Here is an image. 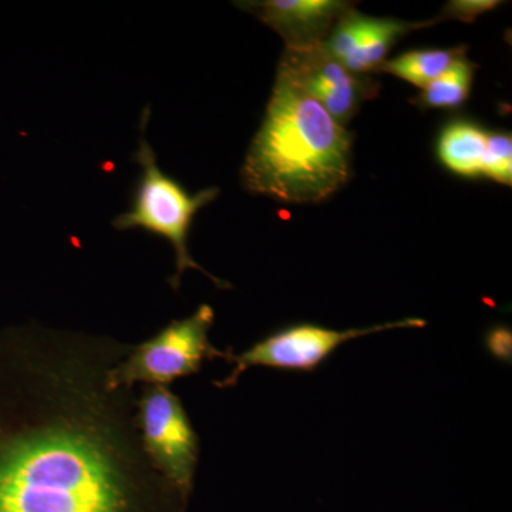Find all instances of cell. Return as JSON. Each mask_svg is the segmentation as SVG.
<instances>
[{
	"mask_svg": "<svg viewBox=\"0 0 512 512\" xmlns=\"http://www.w3.org/2000/svg\"><path fill=\"white\" fill-rule=\"evenodd\" d=\"M25 336L0 335V512H126L127 454L89 414L46 419Z\"/></svg>",
	"mask_w": 512,
	"mask_h": 512,
	"instance_id": "6da1fadb",
	"label": "cell"
},
{
	"mask_svg": "<svg viewBox=\"0 0 512 512\" xmlns=\"http://www.w3.org/2000/svg\"><path fill=\"white\" fill-rule=\"evenodd\" d=\"M352 136L295 84L276 76L258 133L242 167L248 191L288 204H312L350 177Z\"/></svg>",
	"mask_w": 512,
	"mask_h": 512,
	"instance_id": "7a4b0ae2",
	"label": "cell"
},
{
	"mask_svg": "<svg viewBox=\"0 0 512 512\" xmlns=\"http://www.w3.org/2000/svg\"><path fill=\"white\" fill-rule=\"evenodd\" d=\"M134 161L141 168L130 210L117 215L113 227L119 231L140 228L156 237L167 239L175 254V275L171 276V288H180L181 276L188 269H197L211 279L218 288H231L192 259L188 249V238L195 215L220 194L218 188H205L190 194L180 181L158 167L157 156L146 138H141Z\"/></svg>",
	"mask_w": 512,
	"mask_h": 512,
	"instance_id": "3957f363",
	"label": "cell"
},
{
	"mask_svg": "<svg viewBox=\"0 0 512 512\" xmlns=\"http://www.w3.org/2000/svg\"><path fill=\"white\" fill-rule=\"evenodd\" d=\"M212 323L214 309L210 305L200 306L190 318L174 320L134 349L126 362L107 372V390L116 392L134 383L165 387L200 372L205 360L227 357L210 342Z\"/></svg>",
	"mask_w": 512,
	"mask_h": 512,
	"instance_id": "277c9868",
	"label": "cell"
},
{
	"mask_svg": "<svg viewBox=\"0 0 512 512\" xmlns=\"http://www.w3.org/2000/svg\"><path fill=\"white\" fill-rule=\"evenodd\" d=\"M426 320L404 319L383 325L362 329L336 330L325 326L301 323L278 330L274 335L266 336L254 346L232 355L227 353L228 362L234 363V369L227 379L217 383L220 387H231L238 383L242 373L251 367H272V369L293 370V372H313L339 346L350 340L384 332V330L424 328Z\"/></svg>",
	"mask_w": 512,
	"mask_h": 512,
	"instance_id": "5b68a950",
	"label": "cell"
},
{
	"mask_svg": "<svg viewBox=\"0 0 512 512\" xmlns=\"http://www.w3.org/2000/svg\"><path fill=\"white\" fill-rule=\"evenodd\" d=\"M137 423L151 464L181 493H188L200 448L181 400L167 387H148L138 402Z\"/></svg>",
	"mask_w": 512,
	"mask_h": 512,
	"instance_id": "8992f818",
	"label": "cell"
},
{
	"mask_svg": "<svg viewBox=\"0 0 512 512\" xmlns=\"http://www.w3.org/2000/svg\"><path fill=\"white\" fill-rule=\"evenodd\" d=\"M278 76L298 86L318 101L330 116L346 126L366 100L379 92V83L367 74H356L335 59L323 43L286 47Z\"/></svg>",
	"mask_w": 512,
	"mask_h": 512,
	"instance_id": "52a82bcc",
	"label": "cell"
},
{
	"mask_svg": "<svg viewBox=\"0 0 512 512\" xmlns=\"http://www.w3.org/2000/svg\"><path fill=\"white\" fill-rule=\"evenodd\" d=\"M437 20L439 19L412 23L397 19L370 18L357 12L355 8H350L330 29L323 46L350 72L376 73L386 62L387 53L400 37L413 30L434 25Z\"/></svg>",
	"mask_w": 512,
	"mask_h": 512,
	"instance_id": "ba28073f",
	"label": "cell"
},
{
	"mask_svg": "<svg viewBox=\"0 0 512 512\" xmlns=\"http://www.w3.org/2000/svg\"><path fill=\"white\" fill-rule=\"evenodd\" d=\"M274 29L286 47H306L325 42L330 29L352 3L339 0H262L237 3Z\"/></svg>",
	"mask_w": 512,
	"mask_h": 512,
	"instance_id": "9c48e42d",
	"label": "cell"
},
{
	"mask_svg": "<svg viewBox=\"0 0 512 512\" xmlns=\"http://www.w3.org/2000/svg\"><path fill=\"white\" fill-rule=\"evenodd\" d=\"M487 134L471 121H454L439 138V157L448 170L464 177L483 175Z\"/></svg>",
	"mask_w": 512,
	"mask_h": 512,
	"instance_id": "30bf717a",
	"label": "cell"
},
{
	"mask_svg": "<svg viewBox=\"0 0 512 512\" xmlns=\"http://www.w3.org/2000/svg\"><path fill=\"white\" fill-rule=\"evenodd\" d=\"M466 56V47L454 49L413 50L396 59L386 60L376 73H389L424 89L450 69L460 57Z\"/></svg>",
	"mask_w": 512,
	"mask_h": 512,
	"instance_id": "8fae6325",
	"label": "cell"
},
{
	"mask_svg": "<svg viewBox=\"0 0 512 512\" xmlns=\"http://www.w3.org/2000/svg\"><path fill=\"white\" fill-rule=\"evenodd\" d=\"M474 80V64L460 57L450 69L427 84L414 104L421 109L454 110L463 106L470 96Z\"/></svg>",
	"mask_w": 512,
	"mask_h": 512,
	"instance_id": "7c38bea8",
	"label": "cell"
},
{
	"mask_svg": "<svg viewBox=\"0 0 512 512\" xmlns=\"http://www.w3.org/2000/svg\"><path fill=\"white\" fill-rule=\"evenodd\" d=\"M483 175L497 183L512 184V138L510 133H488Z\"/></svg>",
	"mask_w": 512,
	"mask_h": 512,
	"instance_id": "4fadbf2b",
	"label": "cell"
},
{
	"mask_svg": "<svg viewBox=\"0 0 512 512\" xmlns=\"http://www.w3.org/2000/svg\"><path fill=\"white\" fill-rule=\"evenodd\" d=\"M501 5L497 0H453L444 6L440 18L457 19L461 22L471 23Z\"/></svg>",
	"mask_w": 512,
	"mask_h": 512,
	"instance_id": "5bb4252c",
	"label": "cell"
},
{
	"mask_svg": "<svg viewBox=\"0 0 512 512\" xmlns=\"http://www.w3.org/2000/svg\"><path fill=\"white\" fill-rule=\"evenodd\" d=\"M488 348L494 356L503 360L511 359V332L505 328L494 329L488 335Z\"/></svg>",
	"mask_w": 512,
	"mask_h": 512,
	"instance_id": "9a60e30c",
	"label": "cell"
}]
</instances>
